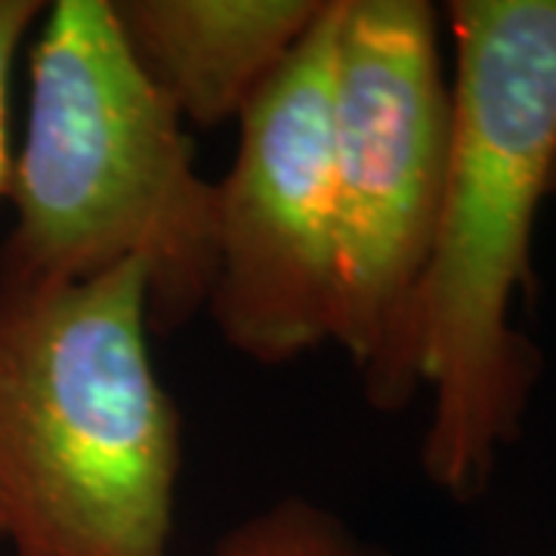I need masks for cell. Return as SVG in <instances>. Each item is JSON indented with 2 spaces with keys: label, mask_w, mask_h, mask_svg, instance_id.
<instances>
[{
  "label": "cell",
  "mask_w": 556,
  "mask_h": 556,
  "mask_svg": "<svg viewBox=\"0 0 556 556\" xmlns=\"http://www.w3.org/2000/svg\"><path fill=\"white\" fill-rule=\"evenodd\" d=\"M551 195H556V161H554V174H551Z\"/></svg>",
  "instance_id": "9c48e42d"
},
{
  "label": "cell",
  "mask_w": 556,
  "mask_h": 556,
  "mask_svg": "<svg viewBox=\"0 0 556 556\" xmlns=\"http://www.w3.org/2000/svg\"><path fill=\"white\" fill-rule=\"evenodd\" d=\"M452 149L415 309L430 393L427 482L457 504L489 492L522 437L544 356L517 325L535 294V223L556 161V0H452Z\"/></svg>",
  "instance_id": "6da1fadb"
},
{
  "label": "cell",
  "mask_w": 556,
  "mask_h": 556,
  "mask_svg": "<svg viewBox=\"0 0 556 556\" xmlns=\"http://www.w3.org/2000/svg\"><path fill=\"white\" fill-rule=\"evenodd\" d=\"M321 10L325 0H112L146 78L199 127L239 121Z\"/></svg>",
  "instance_id": "8992f818"
},
{
  "label": "cell",
  "mask_w": 556,
  "mask_h": 556,
  "mask_svg": "<svg viewBox=\"0 0 556 556\" xmlns=\"http://www.w3.org/2000/svg\"><path fill=\"white\" fill-rule=\"evenodd\" d=\"M340 0L241 112L239 152L217 182L219 338L257 365H285L334 338L338 239L331 100Z\"/></svg>",
  "instance_id": "5b68a950"
},
{
  "label": "cell",
  "mask_w": 556,
  "mask_h": 556,
  "mask_svg": "<svg viewBox=\"0 0 556 556\" xmlns=\"http://www.w3.org/2000/svg\"><path fill=\"white\" fill-rule=\"evenodd\" d=\"M7 195L0 285L43 288L146 269L149 325L192 321L217 278V182L177 109L121 38L112 0H60L31 50V100Z\"/></svg>",
  "instance_id": "7a4b0ae2"
},
{
  "label": "cell",
  "mask_w": 556,
  "mask_h": 556,
  "mask_svg": "<svg viewBox=\"0 0 556 556\" xmlns=\"http://www.w3.org/2000/svg\"><path fill=\"white\" fill-rule=\"evenodd\" d=\"M146 269L0 285V538L13 556H170L182 420Z\"/></svg>",
  "instance_id": "3957f363"
},
{
  "label": "cell",
  "mask_w": 556,
  "mask_h": 556,
  "mask_svg": "<svg viewBox=\"0 0 556 556\" xmlns=\"http://www.w3.org/2000/svg\"><path fill=\"white\" fill-rule=\"evenodd\" d=\"M38 0H0V195L10 189L13 159H10V75L20 53L22 38L40 16Z\"/></svg>",
  "instance_id": "ba28073f"
},
{
  "label": "cell",
  "mask_w": 556,
  "mask_h": 556,
  "mask_svg": "<svg viewBox=\"0 0 556 556\" xmlns=\"http://www.w3.org/2000/svg\"><path fill=\"white\" fill-rule=\"evenodd\" d=\"M211 556H393L309 497H281L236 522Z\"/></svg>",
  "instance_id": "52a82bcc"
},
{
  "label": "cell",
  "mask_w": 556,
  "mask_h": 556,
  "mask_svg": "<svg viewBox=\"0 0 556 556\" xmlns=\"http://www.w3.org/2000/svg\"><path fill=\"white\" fill-rule=\"evenodd\" d=\"M424 0H340L331 100L334 338L378 412L417 396L415 309L452 149V80Z\"/></svg>",
  "instance_id": "277c9868"
}]
</instances>
